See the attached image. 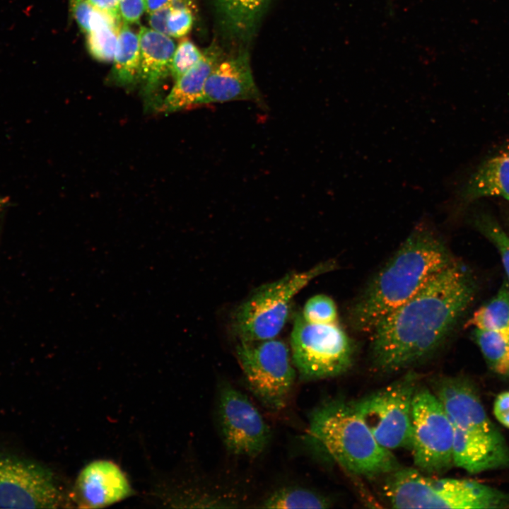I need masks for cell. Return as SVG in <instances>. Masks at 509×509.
Listing matches in <instances>:
<instances>
[{"label": "cell", "mask_w": 509, "mask_h": 509, "mask_svg": "<svg viewBox=\"0 0 509 509\" xmlns=\"http://www.w3.org/2000/svg\"><path fill=\"white\" fill-rule=\"evenodd\" d=\"M6 203V200L0 197V207H1Z\"/></svg>", "instance_id": "cell-35"}, {"label": "cell", "mask_w": 509, "mask_h": 509, "mask_svg": "<svg viewBox=\"0 0 509 509\" xmlns=\"http://www.w3.org/2000/svg\"><path fill=\"white\" fill-rule=\"evenodd\" d=\"M96 8L108 13L115 19L122 21L119 16V5L120 0H87Z\"/></svg>", "instance_id": "cell-32"}, {"label": "cell", "mask_w": 509, "mask_h": 509, "mask_svg": "<svg viewBox=\"0 0 509 509\" xmlns=\"http://www.w3.org/2000/svg\"><path fill=\"white\" fill-rule=\"evenodd\" d=\"M113 76L119 84L129 85L139 79L141 53L138 33L122 22L114 57Z\"/></svg>", "instance_id": "cell-19"}, {"label": "cell", "mask_w": 509, "mask_h": 509, "mask_svg": "<svg viewBox=\"0 0 509 509\" xmlns=\"http://www.w3.org/2000/svg\"><path fill=\"white\" fill-rule=\"evenodd\" d=\"M173 0H146V11L150 13L156 10L172 4Z\"/></svg>", "instance_id": "cell-33"}, {"label": "cell", "mask_w": 509, "mask_h": 509, "mask_svg": "<svg viewBox=\"0 0 509 509\" xmlns=\"http://www.w3.org/2000/svg\"><path fill=\"white\" fill-rule=\"evenodd\" d=\"M193 21L190 6L172 4L167 20L168 35L175 38L185 36L191 30Z\"/></svg>", "instance_id": "cell-28"}, {"label": "cell", "mask_w": 509, "mask_h": 509, "mask_svg": "<svg viewBox=\"0 0 509 509\" xmlns=\"http://www.w3.org/2000/svg\"><path fill=\"white\" fill-rule=\"evenodd\" d=\"M307 442L346 471L366 477L399 469L391 450L380 445L349 402L333 399L310 414Z\"/></svg>", "instance_id": "cell-3"}, {"label": "cell", "mask_w": 509, "mask_h": 509, "mask_svg": "<svg viewBox=\"0 0 509 509\" xmlns=\"http://www.w3.org/2000/svg\"><path fill=\"white\" fill-rule=\"evenodd\" d=\"M301 315L305 321L314 324H334L338 318L334 301L324 294L315 295L309 298Z\"/></svg>", "instance_id": "cell-26"}, {"label": "cell", "mask_w": 509, "mask_h": 509, "mask_svg": "<svg viewBox=\"0 0 509 509\" xmlns=\"http://www.w3.org/2000/svg\"><path fill=\"white\" fill-rule=\"evenodd\" d=\"M235 352L253 394L270 409L284 407L296 377V369L286 344L275 338L240 341Z\"/></svg>", "instance_id": "cell-8"}, {"label": "cell", "mask_w": 509, "mask_h": 509, "mask_svg": "<svg viewBox=\"0 0 509 509\" xmlns=\"http://www.w3.org/2000/svg\"><path fill=\"white\" fill-rule=\"evenodd\" d=\"M472 335L489 368L498 375H508L509 338L479 329H474Z\"/></svg>", "instance_id": "cell-22"}, {"label": "cell", "mask_w": 509, "mask_h": 509, "mask_svg": "<svg viewBox=\"0 0 509 509\" xmlns=\"http://www.w3.org/2000/svg\"><path fill=\"white\" fill-rule=\"evenodd\" d=\"M467 325L509 338V282L507 279L503 280L496 295L473 313Z\"/></svg>", "instance_id": "cell-20"}, {"label": "cell", "mask_w": 509, "mask_h": 509, "mask_svg": "<svg viewBox=\"0 0 509 509\" xmlns=\"http://www.w3.org/2000/svg\"><path fill=\"white\" fill-rule=\"evenodd\" d=\"M172 4L168 5L149 14L148 23L153 30L167 35V20Z\"/></svg>", "instance_id": "cell-31"}, {"label": "cell", "mask_w": 509, "mask_h": 509, "mask_svg": "<svg viewBox=\"0 0 509 509\" xmlns=\"http://www.w3.org/2000/svg\"><path fill=\"white\" fill-rule=\"evenodd\" d=\"M290 342L293 363L305 380L337 377L353 365V343L337 323H310L300 315L295 320Z\"/></svg>", "instance_id": "cell-6"}, {"label": "cell", "mask_w": 509, "mask_h": 509, "mask_svg": "<svg viewBox=\"0 0 509 509\" xmlns=\"http://www.w3.org/2000/svg\"><path fill=\"white\" fill-rule=\"evenodd\" d=\"M140 45V76L146 91L152 92L170 74L176 48L171 37L142 26L138 33Z\"/></svg>", "instance_id": "cell-17"}, {"label": "cell", "mask_w": 509, "mask_h": 509, "mask_svg": "<svg viewBox=\"0 0 509 509\" xmlns=\"http://www.w3.org/2000/svg\"><path fill=\"white\" fill-rule=\"evenodd\" d=\"M327 261L300 272L288 274L257 288L236 310L233 325L240 341L271 339L284 327L294 297L315 278L335 269Z\"/></svg>", "instance_id": "cell-5"}, {"label": "cell", "mask_w": 509, "mask_h": 509, "mask_svg": "<svg viewBox=\"0 0 509 509\" xmlns=\"http://www.w3.org/2000/svg\"><path fill=\"white\" fill-rule=\"evenodd\" d=\"M387 475L384 492L394 508H509V493L474 480L431 477L402 467Z\"/></svg>", "instance_id": "cell-4"}, {"label": "cell", "mask_w": 509, "mask_h": 509, "mask_svg": "<svg viewBox=\"0 0 509 509\" xmlns=\"http://www.w3.org/2000/svg\"><path fill=\"white\" fill-rule=\"evenodd\" d=\"M146 0H120L119 16L122 22L137 23L146 11Z\"/></svg>", "instance_id": "cell-29"}, {"label": "cell", "mask_w": 509, "mask_h": 509, "mask_svg": "<svg viewBox=\"0 0 509 509\" xmlns=\"http://www.w3.org/2000/svg\"><path fill=\"white\" fill-rule=\"evenodd\" d=\"M201 52L192 42L189 40H182L173 54L170 74L175 81L193 66L201 59Z\"/></svg>", "instance_id": "cell-27"}, {"label": "cell", "mask_w": 509, "mask_h": 509, "mask_svg": "<svg viewBox=\"0 0 509 509\" xmlns=\"http://www.w3.org/2000/svg\"><path fill=\"white\" fill-rule=\"evenodd\" d=\"M491 197L509 201V142L480 163L455 191L452 198L459 209Z\"/></svg>", "instance_id": "cell-15"}, {"label": "cell", "mask_w": 509, "mask_h": 509, "mask_svg": "<svg viewBox=\"0 0 509 509\" xmlns=\"http://www.w3.org/2000/svg\"><path fill=\"white\" fill-rule=\"evenodd\" d=\"M411 447L419 470L440 474L453 463L454 431L441 403L428 388L417 387L411 407Z\"/></svg>", "instance_id": "cell-9"}, {"label": "cell", "mask_w": 509, "mask_h": 509, "mask_svg": "<svg viewBox=\"0 0 509 509\" xmlns=\"http://www.w3.org/2000/svg\"><path fill=\"white\" fill-rule=\"evenodd\" d=\"M474 222L478 230L497 249L509 282V235L491 215L479 213Z\"/></svg>", "instance_id": "cell-23"}, {"label": "cell", "mask_w": 509, "mask_h": 509, "mask_svg": "<svg viewBox=\"0 0 509 509\" xmlns=\"http://www.w3.org/2000/svg\"><path fill=\"white\" fill-rule=\"evenodd\" d=\"M417 375L402 378L350 404L377 442L390 450L411 447V407Z\"/></svg>", "instance_id": "cell-7"}, {"label": "cell", "mask_w": 509, "mask_h": 509, "mask_svg": "<svg viewBox=\"0 0 509 509\" xmlns=\"http://www.w3.org/2000/svg\"><path fill=\"white\" fill-rule=\"evenodd\" d=\"M454 260L433 225L422 220L353 304L351 324L367 332Z\"/></svg>", "instance_id": "cell-2"}, {"label": "cell", "mask_w": 509, "mask_h": 509, "mask_svg": "<svg viewBox=\"0 0 509 509\" xmlns=\"http://www.w3.org/2000/svg\"><path fill=\"white\" fill-rule=\"evenodd\" d=\"M259 100L248 54L241 51L221 59L214 66L206 81L201 104Z\"/></svg>", "instance_id": "cell-14"}, {"label": "cell", "mask_w": 509, "mask_h": 509, "mask_svg": "<svg viewBox=\"0 0 509 509\" xmlns=\"http://www.w3.org/2000/svg\"><path fill=\"white\" fill-rule=\"evenodd\" d=\"M64 503V496L49 469L0 452V508H57Z\"/></svg>", "instance_id": "cell-11"}, {"label": "cell", "mask_w": 509, "mask_h": 509, "mask_svg": "<svg viewBox=\"0 0 509 509\" xmlns=\"http://www.w3.org/2000/svg\"><path fill=\"white\" fill-rule=\"evenodd\" d=\"M477 291L474 273L454 259L372 331L375 367L397 371L433 354L469 309Z\"/></svg>", "instance_id": "cell-1"}, {"label": "cell", "mask_w": 509, "mask_h": 509, "mask_svg": "<svg viewBox=\"0 0 509 509\" xmlns=\"http://www.w3.org/2000/svg\"><path fill=\"white\" fill-rule=\"evenodd\" d=\"M269 0H216L217 12L226 30L241 38H248Z\"/></svg>", "instance_id": "cell-18"}, {"label": "cell", "mask_w": 509, "mask_h": 509, "mask_svg": "<svg viewBox=\"0 0 509 509\" xmlns=\"http://www.w3.org/2000/svg\"><path fill=\"white\" fill-rule=\"evenodd\" d=\"M331 501L324 495L301 486H284L269 494L258 506L262 508H327Z\"/></svg>", "instance_id": "cell-21"}, {"label": "cell", "mask_w": 509, "mask_h": 509, "mask_svg": "<svg viewBox=\"0 0 509 509\" xmlns=\"http://www.w3.org/2000/svg\"><path fill=\"white\" fill-rule=\"evenodd\" d=\"M80 1L81 0H69L71 8H72Z\"/></svg>", "instance_id": "cell-34"}, {"label": "cell", "mask_w": 509, "mask_h": 509, "mask_svg": "<svg viewBox=\"0 0 509 509\" xmlns=\"http://www.w3.org/2000/svg\"><path fill=\"white\" fill-rule=\"evenodd\" d=\"M119 27L105 25L87 33L88 50L94 58L102 62L114 60Z\"/></svg>", "instance_id": "cell-24"}, {"label": "cell", "mask_w": 509, "mask_h": 509, "mask_svg": "<svg viewBox=\"0 0 509 509\" xmlns=\"http://www.w3.org/2000/svg\"><path fill=\"white\" fill-rule=\"evenodd\" d=\"M133 494L129 479L117 464L97 460L81 469L74 484L71 498L78 508H100Z\"/></svg>", "instance_id": "cell-13"}, {"label": "cell", "mask_w": 509, "mask_h": 509, "mask_svg": "<svg viewBox=\"0 0 509 509\" xmlns=\"http://www.w3.org/2000/svg\"><path fill=\"white\" fill-rule=\"evenodd\" d=\"M80 28L86 33L105 25L119 27V21L107 13L91 5L87 0H81L71 8Z\"/></svg>", "instance_id": "cell-25"}, {"label": "cell", "mask_w": 509, "mask_h": 509, "mask_svg": "<svg viewBox=\"0 0 509 509\" xmlns=\"http://www.w3.org/2000/svg\"><path fill=\"white\" fill-rule=\"evenodd\" d=\"M493 414L502 425L509 428V391L501 392L496 397Z\"/></svg>", "instance_id": "cell-30"}, {"label": "cell", "mask_w": 509, "mask_h": 509, "mask_svg": "<svg viewBox=\"0 0 509 509\" xmlns=\"http://www.w3.org/2000/svg\"><path fill=\"white\" fill-rule=\"evenodd\" d=\"M218 419L223 443L233 455L256 457L270 441L271 430L261 413L244 393L226 382L219 390Z\"/></svg>", "instance_id": "cell-12"}, {"label": "cell", "mask_w": 509, "mask_h": 509, "mask_svg": "<svg viewBox=\"0 0 509 509\" xmlns=\"http://www.w3.org/2000/svg\"><path fill=\"white\" fill-rule=\"evenodd\" d=\"M431 391L448 415L454 436L479 445L508 446L486 414L475 387L469 380L461 377H442L434 380Z\"/></svg>", "instance_id": "cell-10"}, {"label": "cell", "mask_w": 509, "mask_h": 509, "mask_svg": "<svg viewBox=\"0 0 509 509\" xmlns=\"http://www.w3.org/2000/svg\"><path fill=\"white\" fill-rule=\"evenodd\" d=\"M507 219H508V221H508V226H509V213H508V218H507Z\"/></svg>", "instance_id": "cell-36"}, {"label": "cell", "mask_w": 509, "mask_h": 509, "mask_svg": "<svg viewBox=\"0 0 509 509\" xmlns=\"http://www.w3.org/2000/svg\"><path fill=\"white\" fill-rule=\"evenodd\" d=\"M221 59V51L215 44L204 50L200 61L175 80L160 110L170 113L200 105L206 81Z\"/></svg>", "instance_id": "cell-16"}]
</instances>
